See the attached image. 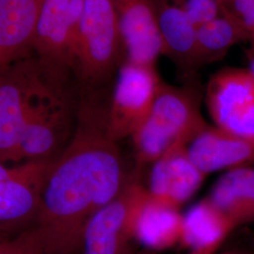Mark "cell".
Instances as JSON below:
<instances>
[{
    "label": "cell",
    "instance_id": "16",
    "mask_svg": "<svg viewBox=\"0 0 254 254\" xmlns=\"http://www.w3.org/2000/svg\"><path fill=\"white\" fill-rule=\"evenodd\" d=\"M236 228L230 218L205 198L184 214L180 245L189 251V254H218Z\"/></svg>",
    "mask_w": 254,
    "mask_h": 254
},
{
    "label": "cell",
    "instance_id": "3",
    "mask_svg": "<svg viewBox=\"0 0 254 254\" xmlns=\"http://www.w3.org/2000/svg\"><path fill=\"white\" fill-rule=\"evenodd\" d=\"M125 61L114 0H82L74 75L85 90H98Z\"/></svg>",
    "mask_w": 254,
    "mask_h": 254
},
{
    "label": "cell",
    "instance_id": "20",
    "mask_svg": "<svg viewBox=\"0 0 254 254\" xmlns=\"http://www.w3.org/2000/svg\"><path fill=\"white\" fill-rule=\"evenodd\" d=\"M192 25L197 28L223 14V5L219 0H183L179 5Z\"/></svg>",
    "mask_w": 254,
    "mask_h": 254
},
{
    "label": "cell",
    "instance_id": "15",
    "mask_svg": "<svg viewBox=\"0 0 254 254\" xmlns=\"http://www.w3.org/2000/svg\"><path fill=\"white\" fill-rule=\"evenodd\" d=\"M184 214L180 208L153 197L146 189L135 218V241L159 254L181 244Z\"/></svg>",
    "mask_w": 254,
    "mask_h": 254
},
{
    "label": "cell",
    "instance_id": "11",
    "mask_svg": "<svg viewBox=\"0 0 254 254\" xmlns=\"http://www.w3.org/2000/svg\"><path fill=\"white\" fill-rule=\"evenodd\" d=\"M188 145L174 147L152 164L148 192L180 208L199 191L206 175L192 161Z\"/></svg>",
    "mask_w": 254,
    "mask_h": 254
},
{
    "label": "cell",
    "instance_id": "26",
    "mask_svg": "<svg viewBox=\"0 0 254 254\" xmlns=\"http://www.w3.org/2000/svg\"><path fill=\"white\" fill-rule=\"evenodd\" d=\"M4 232H2V231H0V239H2V238H5V236H4Z\"/></svg>",
    "mask_w": 254,
    "mask_h": 254
},
{
    "label": "cell",
    "instance_id": "1",
    "mask_svg": "<svg viewBox=\"0 0 254 254\" xmlns=\"http://www.w3.org/2000/svg\"><path fill=\"white\" fill-rule=\"evenodd\" d=\"M109 104L98 91H85L73 136L52 160L36 218L46 254L81 251L88 222L118 196L133 173H127L118 142L109 135Z\"/></svg>",
    "mask_w": 254,
    "mask_h": 254
},
{
    "label": "cell",
    "instance_id": "4",
    "mask_svg": "<svg viewBox=\"0 0 254 254\" xmlns=\"http://www.w3.org/2000/svg\"><path fill=\"white\" fill-rule=\"evenodd\" d=\"M57 78L36 58H24L0 71V162H15L22 135L34 109Z\"/></svg>",
    "mask_w": 254,
    "mask_h": 254
},
{
    "label": "cell",
    "instance_id": "23",
    "mask_svg": "<svg viewBox=\"0 0 254 254\" xmlns=\"http://www.w3.org/2000/svg\"><path fill=\"white\" fill-rule=\"evenodd\" d=\"M134 254H157V253H153V252H150V251H146V250H143V251H140V252H136Z\"/></svg>",
    "mask_w": 254,
    "mask_h": 254
},
{
    "label": "cell",
    "instance_id": "14",
    "mask_svg": "<svg viewBox=\"0 0 254 254\" xmlns=\"http://www.w3.org/2000/svg\"><path fill=\"white\" fill-rule=\"evenodd\" d=\"M46 0H0V69L27 58Z\"/></svg>",
    "mask_w": 254,
    "mask_h": 254
},
{
    "label": "cell",
    "instance_id": "5",
    "mask_svg": "<svg viewBox=\"0 0 254 254\" xmlns=\"http://www.w3.org/2000/svg\"><path fill=\"white\" fill-rule=\"evenodd\" d=\"M82 0H46L38 21L32 49L50 75L69 79L74 73L76 35Z\"/></svg>",
    "mask_w": 254,
    "mask_h": 254
},
{
    "label": "cell",
    "instance_id": "10",
    "mask_svg": "<svg viewBox=\"0 0 254 254\" xmlns=\"http://www.w3.org/2000/svg\"><path fill=\"white\" fill-rule=\"evenodd\" d=\"M126 61L155 66L164 55L153 0H114Z\"/></svg>",
    "mask_w": 254,
    "mask_h": 254
},
{
    "label": "cell",
    "instance_id": "12",
    "mask_svg": "<svg viewBox=\"0 0 254 254\" xmlns=\"http://www.w3.org/2000/svg\"><path fill=\"white\" fill-rule=\"evenodd\" d=\"M164 55L175 64L182 79L197 76L201 68L197 29L181 7L170 0H153Z\"/></svg>",
    "mask_w": 254,
    "mask_h": 254
},
{
    "label": "cell",
    "instance_id": "6",
    "mask_svg": "<svg viewBox=\"0 0 254 254\" xmlns=\"http://www.w3.org/2000/svg\"><path fill=\"white\" fill-rule=\"evenodd\" d=\"M155 66L125 61L109 100L108 128L115 141L130 138L144 122L162 85Z\"/></svg>",
    "mask_w": 254,
    "mask_h": 254
},
{
    "label": "cell",
    "instance_id": "21",
    "mask_svg": "<svg viewBox=\"0 0 254 254\" xmlns=\"http://www.w3.org/2000/svg\"><path fill=\"white\" fill-rule=\"evenodd\" d=\"M222 5L245 29L250 43L254 42V0H226Z\"/></svg>",
    "mask_w": 254,
    "mask_h": 254
},
{
    "label": "cell",
    "instance_id": "19",
    "mask_svg": "<svg viewBox=\"0 0 254 254\" xmlns=\"http://www.w3.org/2000/svg\"><path fill=\"white\" fill-rule=\"evenodd\" d=\"M0 254H46V246L35 226L17 236L0 239Z\"/></svg>",
    "mask_w": 254,
    "mask_h": 254
},
{
    "label": "cell",
    "instance_id": "2",
    "mask_svg": "<svg viewBox=\"0 0 254 254\" xmlns=\"http://www.w3.org/2000/svg\"><path fill=\"white\" fill-rule=\"evenodd\" d=\"M173 86L162 83L144 122L130 137L138 166L152 165L174 147L188 145L208 125L200 110L204 97L197 76Z\"/></svg>",
    "mask_w": 254,
    "mask_h": 254
},
{
    "label": "cell",
    "instance_id": "25",
    "mask_svg": "<svg viewBox=\"0 0 254 254\" xmlns=\"http://www.w3.org/2000/svg\"><path fill=\"white\" fill-rule=\"evenodd\" d=\"M170 1H172L173 3H174V4H176V5H178V6H179V5L181 4V2L183 0H170Z\"/></svg>",
    "mask_w": 254,
    "mask_h": 254
},
{
    "label": "cell",
    "instance_id": "7",
    "mask_svg": "<svg viewBox=\"0 0 254 254\" xmlns=\"http://www.w3.org/2000/svg\"><path fill=\"white\" fill-rule=\"evenodd\" d=\"M145 192L138 173H132L118 196L88 222L83 236V254H135V218Z\"/></svg>",
    "mask_w": 254,
    "mask_h": 254
},
{
    "label": "cell",
    "instance_id": "27",
    "mask_svg": "<svg viewBox=\"0 0 254 254\" xmlns=\"http://www.w3.org/2000/svg\"><path fill=\"white\" fill-rule=\"evenodd\" d=\"M219 1H220V2H221V3H223V2H225V1H226V0H219Z\"/></svg>",
    "mask_w": 254,
    "mask_h": 254
},
{
    "label": "cell",
    "instance_id": "8",
    "mask_svg": "<svg viewBox=\"0 0 254 254\" xmlns=\"http://www.w3.org/2000/svg\"><path fill=\"white\" fill-rule=\"evenodd\" d=\"M213 125L254 142V76L246 68H224L204 89Z\"/></svg>",
    "mask_w": 254,
    "mask_h": 254
},
{
    "label": "cell",
    "instance_id": "22",
    "mask_svg": "<svg viewBox=\"0 0 254 254\" xmlns=\"http://www.w3.org/2000/svg\"><path fill=\"white\" fill-rule=\"evenodd\" d=\"M246 58L248 63V70L254 76V42L251 43L250 46L246 49Z\"/></svg>",
    "mask_w": 254,
    "mask_h": 254
},
{
    "label": "cell",
    "instance_id": "24",
    "mask_svg": "<svg viewBox=\"0 0 254 254\" xmlns=\"http://www.w3.org/2000/svg\"><path fill=\"white\" fill-rule=\"evenodd\" d=\"M243 254V253H240V252H235V251H231V252H227V253H225V254Z\"/></svg>",
    "mask_w": 254,
    "mask_h": 254
},
{
    "label": "cell",
    "instance_id": "18",
    "mask_svg": "<svg viewBox=\"0 0 254 254\" xmlns=\"http://www.w3.org/2000/svg\"><path fill=\"white\" fill-rule=\"evenodd\" d=\"M250 42L240 23L224 10L218 18L197 28L198 53L201 66L221 61L233 46Z\"/></svg>",
    "mask_w": 254,
    "mask_h": 254
},
{
    "label": "cell",
    "instance_id": "13",
    "mask_svg": "<svg viewBox=\"0 0 254 254\" xmlns=\"http://www.w3.org/2000/svg\"><path fill=\"white\" fill-rule=\"evenodd\" d=\"M192 161L206 176L210 173L254 166V142L207 125L188 144Z\"/></svg>",
    "mask_w": 254,
    "mask_h": 254
},
{
    "label": "cell",
    "instance_id": "28",
    "mask_svg": "<svg viewBox=\"0 0 254 254\" xmlns=\"http://www.w3.org/2000/svg\"><path fill=\"white\" fill-rule=\"evenodd\" d=\"M0 71H1V69H0Z\"/></svg>",
    "mask_w": 254,
    "mask_h": 254
},
{
    "label": "cell",
    "instance_id": "17",
    "mask_svg": "<svg viewBox=\"0 0 254 254\" xmlns=\"http://www.w3.org/2000/svg\"><path fill=\"white\" fill-rule=\"evenodd\" d=\"M207 198L236 227L254 223V166L225 172L215 183Z\"/></svg>",
    "mask_w": 254,
    "mask_h": 254
},
{
    "label": "cell",
    "instance_id": "9",
    "mask_svg": "<svg viewBox=\"0 0 254 254\" xmlns=\"http://www.w3.org/2000/svg\"><path fill=\"white\" fill-rule=\"evenodd\" d=\"M52 160L11 167L0 162V231L36 219Z\"/></svg>",
    "mask_w": 254,
    "mask_h": 254
}]
</instances>
